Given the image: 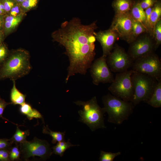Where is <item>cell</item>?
<instances>
[{"mask_svg":"<svg viewBox=\"0 0 161 161\" xmlns=\"http://www.w3.org/2000/svg\"><path fill=\"white\" fill-rule=\"evenodd\" d=\"M96 22L84 25L79 18H74L62 23L61 27L52 33L53 41L65 48L69 58L66 83L70 77L76 74L85 75L91 67L95 55Z\"/></svg>","mask_w":161,"mask_h":161,"instance_id":"obj_1","label":"cell"},{"mask_svg":"<svg viewBox=\"0 0 161 161\" xmlns=\"http://www.w3.org/2000/svg\"><path fill=\"white\" fill-rule=\"evenodd\" d=\"M30 55L25 49L10 51L4 62L0 66V80L7 78L13 80L27 75L31 69Z\"/></svg>","mask_w":161,"mask_h":161,"instance_id":"obj_2","label":"cell"},{"mask_svg":"<svg viewBox=\"0 0 161 161\" xmlns=\"http://www.w3.org/2000/svg\"><path fill=\"white\" fill-rule=\"evenodd\" d=\"M105 111L108 115V121L120 124L127 120L132 112L133 105L109 94L102 98Z\"/></svg>","mask_w":161,"mask_h":161,"instance_id":"obj_3","label":"cell"},{"mask_svg":"<svg viewBox=\"0 0 161 161\" xmlns=\"http://www.w3.org/2000/svg\"><path fill=\"white\" fill-rule=\"evenodd\" d=\"M74 103L83 107L78 112L80 117L79 120L86 124L92 131L99 128H106L103 117L105 112L104 108L98 105L95 96L87 101L78 100Z\"/></svg>","mask_w":161,"mask_h":161,"instance_id":"obj_4","label":"cell"},{"mask_svg":"<svg viewBox=\"0 0 161 161\" xmlns=\"http://www.w3.org/2000/svg\"><path fill=\"white\" fill-rule=\"evenodd\" d=\"M131 78L133 89L131 102L134 106L141 101L147 103L152 95L158 81L146 74L134 71Z\"/></svg>","mask_w":161,"mask_h":161,"instance_id":"obj_5","label":"cell"},{"mask_svg":"<svg viewBox=\"0 0 161 161\" xmlns=\"http://www.w3.org/2000/svg\"><path fill=\"white\" fill-rule=\"evenodd\" d=\"M134 71L127 70L116 74L109 87L113 95L127 101H131L133 95L131 75Z\"/></svg>","mask_w":161,"mask_h":161,"instance_id":"obj_6","label":"cell"},{"mask_svg":"<svg viewBox=\"0 0 161 161\" xmlns=\"http://www.w3.org/2000/svg\"><path fill=\"white\" fill-rule=\"evenodd\" d=\"M132 69L146 74L159 81L161 80V62L158 56L152 53L134 61Z\"/></svg>","mask_w":161,"mask_h":161,"instance_id":"obj_7","label":"cell"},{"mask_svg":"<svg viewBox=\"0 0 161 161\" xmlns=\"http://www.w3.org/2000/svg\"><path fill=\"white\" fill-rule=\"evenodd\" d=\"M112 50L106 57L107 63L112 71L122 72L132 66L134 61L123 48L116 44Z\"/></svg>","mask_w":161,"mask_h":161,"instance_id":"obj_8","label":"cell"},{"mask_svg":"<svg viewBox=\"0 0 161 161\" xmlns=\"http://www.w3.org/2000/svg\"><path fill=\"white\" fill-rule=\"evenodd\" d=\"M22 157L27 160L31 157L38 156L43 159H47L52 154L48 142L37 138L30 141H27L19 144Z\"/></svg>","mask_w":161,"mask_h":161,"instance_id":"obj_9","label":"cell"},{"mask_svg":"<svg viewBox=\"0 0 161 161\" xmlns=\"http://www.w3.org/2000/svg\"><path fill=\"white\" fill-rule=\"evenodd\" d=\"M130 44L128 53L134 61L155 50L154 38L148 33L141 35Z\"/></svg>","mask_w":161,"mask_h":161,"instance_id":"obj_10","label":"cell"},{"mask_svg":"<svg viewBox=\"0 0 161 161\" xmlns=\"http://www.w3.org/2000/svg\"><path fill=\"white\" fill-rule=\"evenodd\" d=\"M90 73L93 83L98 85L100 83H112L114 78L106 62V57L103 55L92 64Z\"/></svg>","mask_w":161,"mask_h":161,"instance_id":"obj_11","label":"cell"},{"mask_svg":"<svg viewBox=\"0 0 161 161\" xmlns=\"http://www.w3.org/2000/svg\"><path fill=\"white\" fill-rule=\"evenodd\" d=\"M132 26V18L129 12L115 14L109 28L116 33L119 38L126 41L131 33Z\"/></svg>","mask_w":161,"mask_h":161,"instance_id":"obj_12","label":"cell"},{"mask_svg":"<svg viewBox=\"0 0 161 161\" xmlns=\"http://www.w3.org/2000/svg\"><path fill=\"white\" fill-rule=\"evenodd\" d=\"M95 36L100 44L103 51V56L106 57L112 50L114 44L119 38L116 33L109 28L95 33Z\"/></svg>","mask_w":161,"mask_h":161,"instance_id":"obj_13","label":"cell"},{"mask_svg":"<svg viewBox=\"0 0 161 161\" xmlns=\"http://www.w3.org/2000/svg\"><path fill=\"white\" fill-rule=\"evenodd\" d=\"M25 14L16 17L6 15L3 31L5 37L13 32L18 27L22 21Z\"/></svg>","mask_w":161,"mask_h":161,"instance_id":"obj_14","label":"cell"},{"mask_svg":"<svg viewBox=\"0 0 161 161\" xmlns=\"http://www.w3.org/2000/svg\"><path fill=\"white\" fill-rule=\"evenodd\" d=\"M129 13L133 20L140 23L145 27V12L140 6L139 0L134 1Z\"/></svg>","mask_w":161,"mask_h":161,"instance_id":"obj_15","label":"cell"},{"mask_svg":"<svg viewBox=\"0 0 161 161\" xmlns=\"http://www.w3.org/2000/svg\"><path fill=\"white\" fill-rule=\"evenodd\" d=\"M134 1V0H114L112 3V6L115 14L129 12Z\"/></svg>","mask_w":161,"mask_h":161,"instance_id":"obj_16","label":"cell"},{"mask_svg":"<svg viewBox=\"0 0 161 161\" xmlns=\"http://www.w3.org/2000/svg\"><path fill=\"white\" fill-rule=\"evenodd\" d=\"M147 33L145 27L142 24L132 19V26L130 35L126 42L130 44L139 36L144 33Z\"/></svg>","mask_w":161,"mask_h":161,"instance_id":"obj_17","label":"cell"},{"mask_svg":"<svg viewBox=\"0 0 161 161\" xmlns=\"http://www.w3.org/2000/svg\"><path fill=\"white\" fill-rule=\"evenodd\" d=\"M161 2L160 0H158L153 6L150 16L151 29L153 37L154 26L157 22L161 19Z\"/></svg>","mask_w":161,"mask_h":161,"instance_id":"obj_18","label":"cell"},{"mask_svg":"<svg viewBox=\"0 0 161 161\" xmlns=\"http://www.w3.org/2000/svg\"><path fill=\"white\" fill-rule=\"evenodd\" d=\"M147 103L154 108L161 107V80L158 81L152 95Z\"/></svg>","mask_w":161,"mask_h":161,"instance_id":"obj_19","label":"cell"},{"mask_svg":"<svg viewBox=\"0 0 161 161\" xmlns=\"http://www.w3.org/2000/svg\"><path fill=\"white\" fill-rule=\"evenodd\" d=\"M13 85L10 92V99L12 104L20 105L25 102L26 95L21 92L16 88L15 80H13Z\"/></svg>","mask_w":161,"mask_h":161,"instance_id":"obj_20","label":"cell"},{"mask_svg":"<svg viewBox=\"0 0 161 161\" xmlns=\"http://www.w3.org/2000/svg\"><path fill=\"white\" fill-rule=\"evenodd\" d=\"M20 110L21 113L26 115L29 120L33 118H43L42 115L38 111L32 109L30 104L25 102L21 105Z\"/></svg>","mask_w":161,"mask_h":161,"instance_id":"obj_21","label":"cell"},{"mask_svg":"<svg viewBox=\"0 0 161 161\" xmlns=\"http://www.w3.org/2000/svg\"><path fill=\"white\" fill-rule=\"evenodd\" d=\"M78 146V145H73L72 144L69 139L67 142L64 140L58 142L56 145L52 148L53 151L52 153L59 155L61 157L63 156L64 152L69 148Z\"/></svg>","mask_w":161,"mask_h":161,"instance_id":"obj_22","label":"cell"},{"mask_svg":"<svg viewBox=\"0 0 161 161\" xmlns=\"http://www.w3.org/2000/svg\"><path fill=\"white\" fill-rule=\"evenodd\" d=\"M29 134V131H23L17 127L15 133L10 141L12 143H14L17 144H20L26 140L27 136Z\"/></svg>","mask_w":161,"mask_h":161,"instance_id":"obj_23","label":"cell"},{"mask_svg":"<svg viewBox=\"0 0 161 161\" xmlns=\"http://www.w3.org/2000/svg\"><path fill=\"white\" fill-rule=\"evenodd\" d=\"M65 132V131L62 132L52 131L49 129L47 125L46 127L44 126L43 130V133L49 134L52 137V142L53 144L64 140Z\"/></svg>","mask_w":161,"mask_h":161,"instance_id":"obj_24","label":"cell"},{"mask_svg":"<svg viewBox=\"0 0 161 161\" xmlns=\"http://www.w3.org/2000/svg\"><path fill=\"white\" fill-rule=\"evenodd\" d=\"M153 38L155 42V50L161 44V19L157 22L154 26Z\"/></svg>","mask_w":161,"mask_h":161,"instance_id":"obj_25","label":"cell"},{"mask_svg":"<svg viewBox=\"0 0 161 161\" xmlns=\"http://www.w3.org/2000/svg\"><path fill=\"white\" fill-rule=\"evenodd\" d=\"M39 1L40 0H25L19 4L23 12L26 14L36 8Z\"/></svg>","mask_w":161,"mask_h":161,"instance_id":"obj_26","label":"cell"},{"mask_svg":"<svg viewBox=\"0 0 161 161\" xmlns=\"http://www.w3.org/2000/svg\"><path fill=\"white\" fill-rule=\"evenodd\" d=\"M120 154L121 152L119 151L112 153L101 151L99 160L100 161H113L115 157Z\"/></svg>","mask_w":161,"mask_h":161,"instance_id":"obj_27","label":"cell"},{"mask_svg":"<svg viewBox=\"0 0 161 161\" xmlns=\"http://www.w3.org/2000/svg\"><path fill=\"white\" fill-rule=\"evenodd\" d=\"M10 51L6 45L3 43L0 46V66L5 61L8 57Z\"/></svg>","mask_w":161,"mask_h":161,"instance_id":"obj_28","label":"cell"},{"mask_svg":"<svg viewBox=\"0 0 161 161\" xmlns=\"http://www.w3.org/2000/svg\"><path fill=\"white\" fill-rule=\"evenodd\" d=\"M153 7L147 8L145 9V27L147 33H148L152 37L150 26V16L153 8Z\"/></svg>","mask_w":161,"mask_h":161,"instance_id":"obj_29","label":"cell"},{"mask_svg":"<svg viewBox=\"0 0 161 161\" xmlns=\"http://www.w3.org/2000/svg\"><path fill=\"white\" fill-rule=\"evenodd\" d=\"M24 14L25 13L23 12L20 4L17 3L12 7L9 13L7 15L16 17Z\"/></svg>","mask_w":161,"mask_h":161,"instance_id":"obj_30","label":"cell"},{"mask_svg":"<svg viewBox=\"0 0 161 161\" xmlns=\"http://www.w3.org/2000/svg\"><path fill=\"white\" fill-rule=\"evenodd\" d=\"M20 155V151L18 146H16L13 147L9 152L10 160L13 161L19 159Z\"/></svg>","mask_w":161,"mask_h":161,"instance_id":"obj_31","label":"cell"},{"mask_svg":"<svg viewBox=\"0 0 161 161\" xmlns=\"http://www.w3.org/2000/svg\"><path fill=\"white\" fill-rule=\"evenodd\" d=\"M4 10L7 14L12 7L17 2L15 0H1Z\"/></svg>","mask_w":161,"mask_h":161,"instance_id":"obj_32","label":"cell"},{"mask_svg":"<svg viewBox=\"0 0 161 161\" xmlns=\"http://www.w3.org/2000/svg\"><path fill=\"white\" fill-rule=\"evenodd\" d=\"M157 0H139L141 7L143 9L152 7L157 2Z\"/></svg>","mask_w":161,"mask_h":161,"instance_id":"obj_33","label":"cell"},{"mask_svg":"<svg viewBox=\"0 0 161 161\" xmlns=\"http://www.w3.org/2000/svg\"><path fill=\"white\" fill-rule=\"evenodd\" d=\"M12 144L9 140L6 139H0V149H7Z\"/></svg>","mask_w":161,"mask_h":161,"instance_id":"obj_34","label":"cell"},{"mask_svg":"<svg viewBox=\"0 0 161 161\" xmlns=\"http://www.w3.org/2000/svg\"><path fill=\"white\" fill-rule=\"evenodd\" d=\"M10 104H12L11 103H8L6 102L4 99L1 98L0 96V118L1 117L3 119L8 120L3 117L2 114L6 107Z\"/></svg>","mask_w":161,"mask_h":161,"instance_id":"obj_35","label":"cell"},{"mask_svg":"<svg viewBox=\"0 0 161 161\" xmlns=\"http://www.w3.org/2000/svg\"><path fill=\"white\" fill-rule=\"evenodd\" d=\"M9 152L7 149H5L2 154L0 156V160L9 161Z\"/></svg>","mask_w":161,"mask_h":161,"instance_id":"obj_36","label":"cell"},{"mask_svg":"<svg viewBox=\"0 0 161 161\" xmlns=\"http://www.w3.org/2000/svg\"><path fill=\"white\" fill-rule=\"evenodd\" d=\"M5 15H0V31L3 30Z\"/></svg>","mask_w":161,"mask_h":161,"instance_id":"obj_37","label":"cell"},{"mask_svg":"<svg viewBox=\"0 0 161 161\" xmlns=\"http://www.w3.org/2000/svg\"><path fill=\"white\" fill-rule=\"evenodd\" d=\"M5 36L3 30L0 31V46L4 43Z\"/></svg>","mask_w":161,"mask_h":161,"instance_id":"obj_38","label":"cell"},{"mask_svg":"<svg viewBox=\"0 0 161 161\" xmlns=\"http://www.w3.org/2000/svg\"><path fill=\"white\" fill-rule=\"evenodd\" d=\"M17 3L20 4L25 0H15Z\"/></svg>","mask_w":161,"mask_h":161,"instance_id":"obj_39","label":"cell"}]
</instances>
